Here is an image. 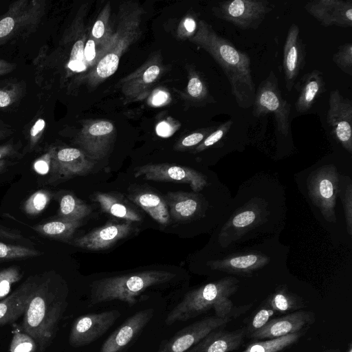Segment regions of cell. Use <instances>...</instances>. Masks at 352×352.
I'll list each match as a JSON object with an SVG mask.
<instances>
[{
	"mask_svg": "<svg viewBox=\"0 0 352 352\" xmlns=\"http://www.w3.org/2000/svg\"><path fill=\"white\" fill-rule=\"evenodd\" d=\"M119 65V56L114 53H109L98 62L96 73L102 78L109 77L115 73Z\"/></svg>",
	"mask_w": 352,
	"mask_h": 352,
	"instance_id": "cell-43",
	"label": "cell"
},
{
	"mask_svg": "<svg viewBox=\"0 0 352 352\" xmlns=\"http://www.w3.org/2000/svg\"><path fill=\"white\" fill-rule=\"evenodd\" d=\"M12 162L10 160H1L0 161V174L7 168L8 166L12 164Z\"/></svg>",
	"mask_w": 352,
	"mask_h": 352,
	"instance_id": "cell-57",
	"label": "cell"
},
{
	"mask_svg": "<svg viewBox=\"0 0 352 352\" xmlns=\"http://www.w3.org/2000/svg\"><path fill=\"white\" fill-rule=\"evenodd\" d=\"M84 56L87 62H91L95 58V42L93 40L89 39L87 41L84 49Z\"/></svg>",
	"mask_w": 352,
	"mask_h": 352,
	"instance_id": "cell-50",
	"label": "cell"
},
{
	"mask_svg": "<svg viewBox=\"0 0 352 352\" xmlns=\"http://www.w3.org/2000/svg\"><path fill=\"white\" fill-rule=\"evenodd\" d=\"M175 276L168 271L146 270L102 278L92 284L91 304L118 300L134 305L148 288L168 283Z\"/></svg>",
	"mask_w": 352,
	"mask_h": 352,
	"instance_id": "cell-4",
	"label": "cell"
},
{
	"mask_svg": "<svg viewBox=\"0 0 352 352\" xmlns=\"http://www.w3.org/2000/svg\"><path fill=\"white\" fill-rule=\"evenodd\" d=\"M233 121L228 120L221 124L214 131H211L206 138L195 148V152H200L204 149L215 144L223 139L228 133L232 127Z\"/></svg>",
	"mask_w": 352,
	"mask_h": 352,
	"instance_id": "cell-39",
	"label": "cell"
},
{
	"mask_svg": "<svg viewBox=\"0 0 352 352\" xmlns=\"http://www.w3.org/2000/svg\"><path fill=\"white\" fill-rule=\"evenodd\" d=\"M45 127V121L39 118L30 129L28 138V151H32L38 143Z\"/></svg>",
	"mask_w": 352,
	"mask_h": 352,
	"instance_id": "cell-45",
	"label": "cell"
},
{
	"mask_svg": "<svg viewBox=\"0 0 352 352\" xmlns=\"http://www.w3.org/2000/svg\"><path fill=\"white\" fill-rule=\"evenodd\" d=\"M128 197L146 211L154 220L162 226L170 223V214L163 197L151 190H138L128 195Z\"/></svg>",
	"mask_w": 352,
	"mask_h": 352,
	"instance_id": "cell-25",
	"label": "cell"
},
{
	"mask_svg": "<svg viewBox=\"0 0 352 352\" xmlns=\"http://www.w3.org/2000/svg\"><path fill=\"white\" fill-rule=\"evenodd\" d=\"M52 195L48 190H38L25 201L23 209L28 214L37 215L45 209Z\"/></svg>",
	"mask_w": 352,
	"mask_h": 352,
	"instance_id": "cell-34",
	"label": "cell"
},
{
	"mask_svg": "<svg viewBox=\"0 0 352 352\" xmlns=\"http://www.w3.org/2000/svg\"><path fill=\"white\" fill-rule=\"evenodd\" d=\"M94 165V162L78 148H63L56 150L53 181L87 175Z\"/></svg>",
	"mask_w": 352,
	"mask_h": 352,
	"instance_id": "cell-18",
	"label": "cell"
},
{
	"mask_svg": "<svg viewBox=\"0 0 352 352\" xmlns=\"http://www.w3.org/2000/svg\"><path fill=\"white\" fill-rule=\"evenodd\" d=\"M94 197L101 210L113 217L131 222L140 221L142 219L141 214L129 202L114 194L96 192Z\"/></svg>",
	"mask_w": 352,
	"mask_h": 352,
	"instance_id": "cell-26",
	"label": "cell"
},
{
	"mask_svg": "<svg viewBox=\"0 0 352 352\" xmlns=\"http://www.w3.org/2000/svg\"><path fill=\"white\" fill-rule=\"evenodd\" d=\"M154 314L151 308L128 318L102 345L99 352H121L143 331Z\"/></svg>",
	"mask_w": 352,
	"mask_h": 352,
	"instance_id": "cell-17",
	"label": "cell"
},
{
	"mask_svg": "<svg viewBox=\"0 0 352 352\" xmlns=\"http://www.w3.org/2000/svg\"><path fill=\"white\" fill-rule=\"evenodd\" d=\"M273 8L266 0H228L219 2L212 8L219 19L243 30H256Z\"/></svg>",
	"mask_w": 352,
	"mask_h": 352,
	"instance_id": "cell-7",
	"label": "cell"
},
{
	"mask_svg": "<svg viewBox=\"0 0 352 352\" xmlns=\"http://www.w3.org/2000/svg\"><path fill=\"white\" fill-rule=\"evenodd\" d=\"M269 261L270 258L266 255L258 252H248L211 261L208 265L213 270L250 276L254 271L267 264Z\"/></svg>",
	"mask_w": 352,
	"mask_h": 352,
	"instance_id": "cell-22",
	"label": "cell"
},
{
	"mask_svg": "<svg viewBox=\"0 0 352 352\" xmlns=\"http://www.w3.org/2000/svg\"><path fill=\"white\" fill-rule=\"evenodd\" d=\"M56 148L50 147L48 151L38 157L33 163V170L39 175L45 176L53 173L55 166Z\"/></svg>",
	"mask_w": 352,
	"mask_h": 352,
	"instance_id": "cell-38",
	"label": "cell"
},
{
	"mask_svg": "<svg viewBox=\"0 0 352 352\" xmlns=\"http://www.w3.org/2000/svg\"><path fill=\"white\" fill-rule=\"evenodd\" d=\"M120 316L118 310L91 313L78 318L73 323L69 341L74 347L87 345L101 337Z\"/></svg>",
	"mask_w": 352,
	"mask_h": 352,
	"instance_id": "cell-11",
	"label": "cell"
},
{
	"mask_svg": "<svg viewBox=\"0 0 352 352\" xmlns=\"http://www.w3.org/2000/svg\"><path fill=\"white\" fill-rule=\"evenodd\" d=\"M193 41L207 51L222 69L238 106L242 109L252 107L256 87L249 55L219 36L212 26L204 21H200Z\"/></svg>",
	"mask_w": 352,
	"mask_h": 352,
	"instance_id": "cell-1",
	"label": "cell"
},
{
	"mask_svg": "<svg viewBox=\"0 0 352 352\" xmlns=\"http://www.w3.org/2000/svg\"><path fill=\"white\" fill-rule=\"evenodd\" d=\"M45 8V1L41 0L12 2L0 16V45L12 39L28 37L38 27Z\"/></svg>",
	"mask_w": 352,
	"mask_h": 352,
	"instance_id": "cell-5",
	"label": "cell"
},
{
	"mask_svg": "<svg viewBox=\"0 0 352 352\" xmlns=\"http://www.w3.org/2000/svg\"><path fill=\"white\" fill-rule=\"evenodd\" d=\"M320 352H341L339 349H327L324 350Z\"/></svg>",
	"mask_w": 352,
	"mask_h": 352,
	"instance_id": "cell-58",
	"label": "cell"
},
{
	"mask_svg": "<svg viewBox=\"0 0 352 352\" xmlns=\"http://www.w3.org/2000/svg\"><path fill=\"white\" fill-rule=\"evenodd\" d=\"M210 130L195 132L184 138L181 143L182 148L192 147L199 144L207 136V133L211 132Z\"/></svg>",
	"mask_w": 352,
	"mask_h": 352,
	"instance_id": "cell-46",
	"label": "cell"
},
{
	"mask_svg": "<svg viewBox=\"0 0 352 352\" xmlns=\"http://www.w3.org/2000/svg\"><path fill=\"white\" fill-rule=\"evenodd\" d=\"M160 68L157 65L149 66L143 73L142 80L144 83L150 84L153 82L159 76Z\"/></svg>",
	"mask_w": 352,
	"mask_h": 352,
	"instance_id": "cell-49",
	"label": "cell"
},
{
	"mask_svg": "<svg viewBox=\"0 0 352 352\" xmlns=\"http://www.w3.org/2000/svg\"><path fill=\"white\" fill-rule=\"evenodd\" d=\"M187 91L188 95L195 100L203 101L209 98L207 87L197 74H194L192 78H190L187 86Z\"/></svg>",
	"mask_w": 352,
	"mask_h": 352,
	"instance_id": "cell-44",
	"label": "cell"
},
{
	"mask_svg": "<svg viewBox=\"0 0 352 352\" xmlns=\"http://www.w3.org/2000/svg\"><path fill=\"white\" fill-rule=\"evenodd\" d=\"M91 212L90 206L72 193H65L59 199L58 218L82 221Z\"/></svg>",
	"mask_w": 352,
	"mask_h": 352,
	"instance_id": "cell-30",
	"label": "cell"
},
{
	"mask_svg": "<svg viewBox=\"0 0 352 352\" xmlns=\"http://www.w3.org/2000/svg\"><path fill=\"white\" fill-rule=\"evenodd\" d=\"M0 239L27 241V239L24 238L21 233L18 230L8 228L1 225Z\"/></svg>",
	"mask_w": 352,
	"mask_h": 352,
	"instance_id": "cell-48",
	"label": "cell"
},
{
	"mask_svg": "<svg viewBox=\"0 0 352 352\" xmlns=\"http://www.w3.org/2000/svg\"><path fill=\"white\" fill-rule=\"evenodd\" d=\"M105 32V26L102 19H98L94 23L92 28V35L95 38H101Z\"/></svg>",
	"mask_w": 352,
	"mask_h": 352,
	"instance_id": "cell-51",
	"label": "cell"
},
{
	"mask_svg": "<svg viewBox=\"0 0 352 352\" xmlns=\"http://www.w3.org/2000/svg\"><path fill=\"white\" fill-rule=\"evenodd\" d=\"M41 252L28 246L0 241V262L38 256Z\"/></svg>",
	"mask_w": 352,
	"mask_h": 352,
	"instance_id": "cell-33",
	"label": "cell"
},
{
	"mask_svg": "<svg viewBox=\"0 0 352 352\" xmlns=\"http://www.w3.org/2000/svg\"><path fill=\"white\" fill-rule=\"evenodd\" d=\"M346 352H352V346L350 344Z\"/></svg>",
	"mask_w": 352,
	"mask_h": 352,
	"instance_id": "cell-59",
	"label": "cell"
},
{
	"mask_svg": "<svg viewBox=\"0 0 352 352\" xmlns=\"http://www.w3.org/2000/svg\"><path fill=\"white\" fill-rule=\"evenodd\" d=\"M16 67V65L6 60L0 58V76L11 73Z\"/></svg>",
	"mask_w": 352,
	"mask_h": 352,
	"instance_id": "cell-52",
	"label": "cell"
},
{
	"mask_svg": "<svg viewBox=\"0 0 352 352\" xmlns=\"http://www.w3.org/2000/svg\"><path fill=\"white\" fill-rule=\"evenodd\" d=\"M315 320L314 312L298 310L272 318L262 328L248 337L256 340L278 338L308 329Z\"/></svg>",
	"mask_w": 352,
	"mask_h": 352,
	"instance_id": "cell-15",
	"label": "cell"
},
{
	"mask_svg": "<svg viewBox=\"0 0 352 352\" xmlns=\"http://www.w3.org/2000/svg\"><path fill=\"white\" fill-rule=\"evenodd\" d=\"M225 327L217 328L186 352H232L241 346L245 329L228 331Z\"/></svg>",
	"mask_w": 352,
	"mask_h": 352,
	"instance_id": "cell-20",
	"label": "cell"
},
{
	"mask_svg": "<svg viewBox=\"0 0 352 352\" xmlns=\"http://www.w3.org/2000/svg\"><path fill=\"white\" fill-rule=\"evenodd\" d=\"M307 330L265 340H255L248 344L241 352H280L296 343Z\"/></svg>",
	"mask_w": 352,
	"mask_h": 352,
	"instance_id": "cell-29",
	"label": "cell"
},
{
	"mask_svg": "<svg viewBox=\"0 0 352 352\" xmlns=\"http://www.w3.org/2000/svg\"><path fill=\"white\" fill-rule=\"evenodd\" d=\"M23 277V272L18 266H10L0 271V300L6 297L12 286Z\"/></svg>",
	"mask_w": 352,
	"mask_h": 352,
	"instance_id": "cell-36",
	"label": "cell"
},
{
	"mask_svg": "<svg viewBox=\"0 0 352 352\" xmlns=\"http://www.w3.org/2000/svg\"><path fill=\"white\" fill-rule=\"evenodd\" d=\"M238 288L239 280L228 276L192 289L169 312L165 323L171 325L177 321H186L210 309L217 317L236 318L252 305H234L230 297Z\"/></svg>",
	"mask_w": 352,
	"mask_h": 352,
	"instance_id": "cell-2",
	"label": "cell"
},
{
	"mask_svg": "<svg viewBox=\"0 0 352 352\" xmlns=\"http://www.w3.org/2000/svg\"><path fill=\"white\" fill-rule=\"evenodd\" d=\"M263 303L272 309L276 315H285L301 310L305 307L303 299L290 292L285 287L276 289Z\"/></svg>",
	"mask_w": 352,
	"mask_h": 352,
	"instance_id": "cell-27",
	"label": "cell"
},
{
	"mask_svg": "<svg viewBox=\"0 0 352 352\" xmlns=\"http://www.w3.org/2000/svg\"><path fill=\"white\" fill-rule=\"evenodd\" d=\"M13 133L14 130L10 126L0 121V140L10 136Z\"/></svg>",
	"mask_w": 352,
	"mask_h": 352,
	"instance_id": "cell-54",
	"label": "cell"
},
{
	"mask_svg": "<svg viewBox=\"0 0 352 352\" xmlns=\"http://www.w3.org/2000/svg\"><path fill=\"white\" fill-rule=\"evenodd\" d=\"M84 49V43L81 40H78L73 44L67 64V67L71 71L80 72L86 69L83 62Z\"/></svg>",
	"mask_w": 352,
	"mask_h": 352,
	"instance_id": "cell-41",
	"label": "cell"
},
{
	"mask_svg": "<svg viewBox=\"0 0 352 352\" xmlns=\"http://www.w3.org/2000/svg\"><path fill=\"white\" fill-rule=\"evenodd\" d=\"M294 85L298 91L294 106L300 113L309 111L316 100L326 91L323 74L318 69L306 73Z\"/></svg>",
	"mask_w": 352,
	"mask_h": 352,
	"instance_id": "cell-23",
	"label": "cell"
},
{
	"mask_svg": "<svg viewBox=\"0 0 352 352\" xmlns=\"http://www.w3.org/2000/svg\"><path fill=\"white\" fill-rule=\"evenodd\" d=\"M232 318L210 316L201 318L162 340L157 352H186L213 330L226 327Z\"/></svg>",
	"mask_w": 352,
	"mask_h": 352,
	"instance_id": "cell-9",
	"label": "cell"
},
{
	"mask_svg": "<svg viewBox=\"0 0 352 352\" xmlns=\"http://www.w3.org/2000/svg\"><path fill=\"white\" fill-rule=\"evenodd\" d=\"M261 217V210L256 206H251L243 209L238 212L223 228L221 232L232 228L234 232L247 230L252 227Z\"/></svg>",
	"mask_w": 352,
	"mask_h": 352,
	"instance_id": "cell-32",
	"label": "cell"
},
{
	"mask_svg": "<svg viewBox=\"0 0 352 352\" xmlns=\"http://www.w3.org/2000/svg\"><path fill=\"white\" fill-rule=\"evenodd\" d=\"M327 122L333 137L352 153V102L338 89L330 93Z\"/></svg>",
	"mask_w": 352,
	"mask_h": 352,
	"instance_id": "cell-12",
	"label": "cell"
},
{
	"mask_svg": "<svg viewBox=\"0 0 352 352\" xmlns=\"http://www.w3.org/2000/svg\"><path fill=\"white\" fill-rule=\"evenodd\" d=\"M309 197L329 222L336 221L335 206L339 192L340 180L336 168L333 165L321 166L308 179Z\"/></svg>",
	"mask_w": 352,
	"mask_h": 352,
	"instance_id": "cell-8",
	"label": "cell"
},
{
	"mask_svg": "<svg viewBox=\"0 0 352 352\" xmlns=\"http://www.w3.org/2000/svg\"><path fill=\"white\" fill-rule=\"evenodd\" d=\"M25 93V86L22 81L10 79L0 82V109L16 106Z\"/></svg>",
	"mask_w": 352,
	"mask_h": 352,
	"instance_id": "cell-31",
	"label": "cell"
},
{
	"mask_svg": "<svg viewBox=\"0 0 352 352\" xmlns=\"http://www.w3.org/2000/svg\"><path fill=\"white\" fill-rule=\"evenodd\" d=\"M344 190L338 194L342 195L344 206V214L346 221L347 231L350 235L352 234V185L351 179L347 177L344 179Z\"/></svg>",
	"mask_w": 352,
	"mask_h": 352,
	"instance_id": "cell-42",
	"label": "cell"
},
{
	"mask_svg": "<svg viewBox=\"0 0 352 352\" xmlns=\"http://www.w3.org/2000/svg\"><path fill=\"white\" fill-rule=\"evenodd\" d=\"M252 107L254 117L259 118L267 113H273L278 131L283 135H288L291 105L283 98L278 79L273 71L258 85Z\"/></svg>",
	"mask_w": 352,
	"mask_h": 352,
	"instance_id": "cell-6",
	"label": "cell"
},
{
	"mask_svg": "<svg viewBox=\"0 0 352 352\" xmlns=\"http://www.w3.org/2000/svg\"><path fill=\"white\" fill-rule=\"evenodd\" d=\"M133 223L128 221H109L74 241V245L88 250L107 249L134 231Z\"/></svg>",
	"mask_w": 352,
	"mask_h": 352,
	"instance_id": "cell-14",
	"label": "cell"
},
{
	"mask_svg": "<svg viewBox=\"0 0 352 352\" xmlns=\"http://www.w3.org/2000/svg\"><path fill=\"white\" fill-rule=\"evenodd\" d=\"M82 224V221H68L58 218L36 225L33 229L43 236L54 239L67 241L72 237L76 230Z\"/></svg>",
	"mask_w": 352,
	"mask_h": 352,
	"instance_id": "cell-28",
	"label": "cell"
},
{
	"mask_svg": "<svg viewBox=\"0 0 352 352\" xmlns=\"http://www.w3.org/2000/svg\"><path fill=\"white\" fill-rule=\"evenodd\" d=\"M304 8L324 27L352 28L351 0H313Z\"/></svg>",
	"mask_w": 352,
	"mask_h": 352,
	"instance_id": "cell-13",
	"label": "cell"
},
{
	"mask_svg": "<svg viewBox=\"0 0 352 352\" xmlns=\"http://www.w3.org/2000/svg\"><path fill=\"white\" fill-rule=\"evenodd\" d=\"M156 132L161 137H168L172 133V129L167 122H161L156 127Z\"/></svg>",
	"mask_w": 352,
	"mask_h": 352,
	"instance_id": "cell-53",
	"label": "cell"
},
{
	"mask_svg": "<svg viewBox=\"0 0 352 352\" xmlns=\"http://www.w3.org/2000/svg\"><path fill=\"white\" fill-rule=\"evenodd\" d=\"M184 26L188 33H193L197 28L196 21L191 17H188L184 20Z\"/></svg>",
	"mask_w": 352,
	"mask_h": 352,
	"instance_id": "cell-56",
	"label": "cell"
},
{
	"mask_svg": "<svg viewBox=\"0 0 352 352\" xmlns=\"http://www.w3.org/2000/svg\"><path fill=\"white\" fill-rule=\"evenodd\" d=\"M168 99V95L164 91H158L156 93L152 100V102L154 105H160L164 103Z\"/></svg>",
	"mask_w": 352,
	"mask_h": 352,
	"instance_id": "cell-55",
	"label": "cell"
},
{
	"mask_svg": "<svg viewBox=\"0 0 352 352\" xmlns=\"http://www.w3.org/2000/svg\"><path fill=\"white\" fill-rule=\"evenodd\" d=\"M67 305L65 297L55 292L50 279L39 281L24 313L22 329L41 351L52 340Z\"/></svg>",
	"mask_w": 352,
	"mask_h": 352,
	"instance_id": "cell-3",
	"label": "cell"
},
{
	"mask_svg": "<svg viewBox=\"0 0 352 352\" xmlns=\"http://www.w3.org/2000/svg\"><path fill=\"white\" fill-rule=\"evenodd\" d=\"M36 343L25 332L16 331L12 339L9 352H35Z\"/></svg>",
	"mask_w": 352,
	"mask_h": 352,
	"instance_id": "cell-40",
	"label": "cell"
},
{
	"mask_svg": "<svg viewBox=\"0 0 352 352\" xmlns=\"http://www.w3.org/2000/svg\"><path fill=\"white\" fill-rule=\"evenodd\" d=\"M275 315H276V313L272 309L262 302L245 329L246 336H250L252 333L262 328Z\"/></svg>",
	"mask_w": 352,
	"mask_h": 352,
	"instance_id": "cell-35",
	"label": "cell"
},
{
	"mask_svg": "<svg viewBox=\"0 0 352 352\" xmlns=\"http://www.w3.org/2000/svg\"><path fill=\"white\" fill-rule=\"evenodd\" d=\"M39 281L36 277H30L0 301V326L12 322L24 314Z\"/></svg>",
	"mask_w": 352,
	"mask_h": 352,
	"instance_id": "cell-19",
	"label": "cell"
},
{
	"mask_svg": "<svg viewBox=\"0 0 352 352\" xmlns=\"http://www.w3.org/2000/svg\"><path fill=\"white\" fill-rule=\"evenodd\" d=\"M113 131V125L108 121H99L91 124L83 130L78 144L82 146L87 155L93 160L103 157L109 149L110 138Z\"/></svg>",
	"mask_w": 352,
	"mask_h": 352,
	"instance_id": "cell-21",
	"label": "cell"
},
{
	"mask_svg": "<svg viewBox=\"0 0 352 352\" xmlns=\"http://www.w3.org/2000/svg\"><path fill=\"white\" fill-rule=\"evenodd\" d=\"M332 60L337 67L345 74L352 76V44L346 43L340 45Z\"/></svg>",
	"mask_w": 352,
	"mask_h": 352,
	"instance_id": "cell-37",
	"label": "cell"
},
{
	"mask_svg": "<svg viewBox=\"0 0 352 352\" xmlns=\"http://www.w3.org/2000/svg\"><path fill=\"white\" fill-rule=\"evenodd\" d=\"M134 176L144 179L188 184L195 192L207 186V178L200 172L187 166L171 164H149L138 167Z\"/></svg>",
	"mask_w": 352,
	"mask_h": 352,
	"instance_id": "cell-10",
	"label": "cell"
},
{
	"mask_svg": "<svg viewBox=\"0 0 352 352\" xmlns=\"http://www.w3.org/2000/svg\"><path fill=\"white\" fill-rule=\"evenodd\" d=\"M19 155V147L13 142H8L0 145V161L8 160Z\"/></svg>",
	"mask_w": 352,
	"mask_h": 352,
	"instance_id": "cell-47",
	"label": "cell"
},
{
	"mask_svg": "<svg viewBox=\"0 0 352 352\" xmlns=\"http://www.w3.org/2000/svg\"><path fill=\"white\" fill-rule=\"evenodd\" d=\"M299 27L292 23L287 32L283 47V68L285 87L290 91L305 64V45L300 37Z\"/></svg>",
	"mask_w": 352,
	"mask_h": 352,
	"instance_id": "cell-16",
	"label": "cell"
},
{
	"mask_svg": "<svg viewBox=\"0 0 352 352\" xmlns=\"http://www.w3.org/2000/svg\"><path fill=\"white\" fill-rule=\"evenodd\" d=\"M170 217L175 221H187L197 217L201 211L202 201L195 193L169 192L164 197Z\"/></svg>",
	"mask_w": 352,
	"mask_h": 352,
	"instance_id": "cell-24",
	"label": "cell"
}]
</instances>
